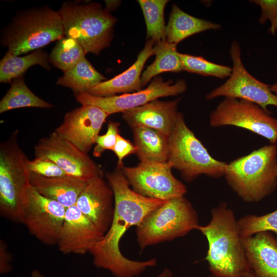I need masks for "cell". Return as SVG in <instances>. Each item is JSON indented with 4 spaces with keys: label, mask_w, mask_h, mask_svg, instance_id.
Returning <instances> with one entry per match:
<instances>
[{
    "label": "cell",
    "mask_w": 277,
    "mask_h": 277,
    "mask_svg": "<svg viewBox=\"0 0 277 277\" xmlns=\"http://www.w3.org/2000/svg\"><path fill=\"white\" fill-rule=\"evenodd\" d=\"M87 183L70 175L49 177L30 172V185L38 193L66 208L75 205Z\"/></svg>",
    "instance_id": "44dd1931"
},
{
    "label": "cell",
    "mask_w": 277,
    "mask_h": 277,
    "mask_svg": "<svg viewBox=\"0 0 277 277\" xmlns=\"http://www.w3.org/2000/svg\"><path fill=\"white\" fill-rule=\"evenodd\" d=\"M134 145L141 162H165L169 154V136L145 127L132 128Z\"/></svg>",
    "instance_id": "603a6c76"
},
{
    "label": "cell",
    "mask_w": 277,
    "mask_h": 277,
    "mask_svg": "<svg viewBox=\"0 0 277 277\" xmlns=\"http://www.w3.org/2000/svg\"><path fill=\"white\" fill-rule=\"evenodd\" d=\"M249 2L259 6L261 8L259 23L263 25L269 21L270 26L268 32L271 35H275L277 32V0H251Z\"/></svg>",
    "instance_id": "836d02e7"
},
{
    "label": "cell",
    "mask_w": 277,
    "mask_h": 277,
    "mask_svg": "<svg viewBox=\"0 0 277 277\" xmlns=\"http://www.w3.org/2000/svg\"><path fill=\"white\" fill-rule=\"evenodd\" d=\"M197 212L184 196L167 200L149 212L136 227L141 250L149 246L170 241L197 230Z\"/></svg>",
    "instance_id": "8992f818"
},
{
    "label": "cell",
    "mask_w": 277,
    "mask_h": 277,
    "mask_svg": "<svg viewBox=\"0 0 277 277\" xmlns=\"http://www.w3.org/2000/svg\"><path fill=\"white\" fill-rule=\"evenodd\" d=\"M172 165L165 162H140L136 166L120 169L132 189L143 196L170 199L184 196L186 186L173 175Z\"/></svg>",
    "instance_id": "8fae6325"
},
{
    "label": "cell",
    "mask_w": 277,
    "mask_h": 277,
    "mask_svg": "<svg viewBox=\"0 0 277 277\" xmlns=\"http://www.w3.org/2000/svg\"><path fill=\"white\" fill-rule=\"evenodd\" d=\"M75 205L101 232L106 233L114 216V197L111 188L103 176H97L87 183Z\"/></svg>",
    "instance_id": "e0dca14e"
},
{
    "label": "cell",
    "mask_w": 277,
    "mask_h": 277,
    "mask_svg": "<svg viewBox=\"0 0 277 277\" xmlns=\"http://www.w3.org/2000/svg\"><path fill=\"white\" fill-rule=\"evenodd\" d=\"M155 277H173L171 270L168 268H165L162 272Z\"/></svg>",
    "instance_id": "74e56055"
},
{
    "label": "cell",
    "mask_w": 277,
    "mask_h": 277,
    "mask_svg": "<svg viewBox=\"0 0 277 277\" xmlns=\"http://www.w3.org/2000/svg\"><path fill=\"white\" fill-rule=\"evenodd\" d=\"M168 161L180 172L184 180L189 182L201 175L213 178L223 176L227 164L211 156L186 125L180 112L169 136Z\"/></svg>",
    "instance_id": "ba28073f"
},
{
    "label": "cell",
    "mask_w": 277,
    "mask_h": 277,
    "mask_svg": "<svg viewBox=\"0 0 277 277\" xmlns=\"http://www.w3.org/2000/svg\"><path fill=\"white\" fill-rule=\"evenodd\" d=\"M183 71L213 76L219 78H228L231 73V67L210 62L202 56H194L180 53Z\"/></svg>",
    "instance_id": "f546056e"
},
{
    "label": "cell",
    "mask_w": 277,
    "mask_h": 277,
    "mask_svg": "<svg viewBox=\"0 0 277 277\" xmlns=\"http://www.w3.org/2000/svg\"><path fill=\"white\" fill-rule=\"evenodd\" d=\"M120 123L110 121L108 123L107 130L105 134L98 135L96 140V145L93 148L94 156L100 157L106 150H113L117 135L119 134Z\"/></svg>",
    "instance_id": "d6a6232c"
},
{
    "label": "cell",
    "mask_w": 277,
    "mask_h": 277,
    "mask_svg": "<svg viewBox=\"0 0 277 277\" xmlns=\"http://www.w3.org/2000/svg\"><path fill=\"white\" fill-rule=\"evenodd\" d=\"M114 197V213L111 224L102 240L90 251L93 264L110 271L115 277H137L148 268L155 266L157 260L129 259L120 251V242L131 227L138 226L151 211L167 201L140 195L130 187L120 169L106 173Z\"/></svg>",
    "instance_id": "6da1fadb"
},
{
    "label": "cell",
    "mask_w": 277,
    "mask_h": 277,
    "mask_svg": "<svg viewBox=\"0 0 277 277\" xmlns=\"http://www.w3.org/2000/svg\"><path fill=\"white\" fill-rule=\"evenodd\" d=\"M207 277H214L212 275H209ZM243 277H257L252 270L245 274Z\"/></svg>",
    "instance_id": "60d3db41"
},
{
    "label": "cell",
    "mask_w": 277,
    "mask_h": 277,
    "mask_svg": "<svg viewBox=\"0 0 277 277\" xmlns=\"http://www.w3.org/2000/svg\"><path fill=\"white\" fill-rule=\"evenodd\" d=\"M106 79L85 57L72 68L64 72L63 75L57 79L56 84L69 88L76 95L86 92Z\"/></svg>",
    "instance_id": "484cf974"
},
{
    "label": "cell",
    "mask_w": 277,
    "mask_h": 277,
    "mask_svg": "<svg viewBox=\"0 0 277 277\" xmlns=\"http://www.w3.org/2000/svg\"><path fill=\"white\" fill-rule=\"evenodd\" d=\"M275 71L277 75V62L275 67ZM270 87L272 92L277 96V80L273 84L270 85Z\"/></svg>",
    "instance_id": "f35d334b"
},
{
    "label": "cell",
    "mask_w": 277,
    "mask_h": 277,
    "mask_svg": "<svg viewBox=\"0 0 277 277\" xmlns=\"http://www.w3.org/2000/svg\"><path fill=\"white\" fill-rule=\"evenodd\" d=\"M66 209L58 202L40 194L30 186L19 222L43 243L57 244Z\"/></svg>",
    "instance_id": "5bb4252c"
},
{
    "label": "cell",
    "mask_w": 277,
    "mask_h": 277,
    "mask_svg": "<svg viewBox=\"0 0 277 277\" xmlns=\"http://www.w3.org/2000/svg\"><path fill=\"white\" fill-rule=\"evenodd\" d=\"M221 28L219 24L193 16L173 4L166 26V41L177 45L195 34Z\"/></svg>",
    "instance_id": "7402d4cb"
},
{
    "label": "cell",
    "mask_w": 277,
    "mask_h": 277,
    "mask_svg": "<svg viewBox=\"0 0 277 277\" xmlns=\"http://www.w3.org/2000/svg\"><path fill=\"white\" fill-rule=\"evenodd\" d=\"M10 256L6 250L3 245V242H1V263L0 271L1 273H5L10 272L11 270V267L10 265Z\"/></svg>",
    "instance_id": "d590c367"
},
{
    "label": "cell",
    "mask_w": 277,
    "mask_h": 277,
    "mask_svg": "<svg viewBox=\"0 0 277 277\" xmlns=\"http://www.w3.org/2000/svg\"><path fill=\"white\" fill-rule=\"evenodd\" d=\"M181 100V97L169 101L156 99L123 112V117L132 129L148 127L169 136L177 120Z\"/></svg>",
    "instance_id": "ac0fdd59"
},
{
    "label": "cell",
    "mask_w": 277,
    "mask_h": 277,
    "mask_svg": "<svg viewBox=\"0 0 277 277\" xmlns=\"http://www.w3.org/2000/svg\"><path fill=\"white\" fill-rule=\"evenodd\" d=\"M65 36L61 17L48 6L21 10L1 31L0 43L12 54L40 49Z\"/></svg>",
    "instance_id": "277c9868"
},
{
    "label": "cell",
    "mask_w": 277,
    "mask_h": 277,
    "mask_svg": "<svg viewBox=\"0 0 277 277\" xmlns=\"http://www.w3.org/2000/svg\"><path fill=\"white\" fill-rule=\"evenodd\" d=\"M35 157L48 159L69 175L88 182L103 171L90 156L54 131L34 146Z\"/></svg>",
    "instance_id": "7c38bea8"
},
{
    "label": "cell",
    "mask_w": 277,
    "mask_h": 277,
    "mask_svg": "<svg viewBox=\"0 0 277 277\" xmlns=\"http://www.w3.org/2000/svg\"><path fill=\"white\" fill-rule=\"evenodd\" d=\"M168 0H138L146 25L147 39L155 43L166 41L164 9Z\"/></svg>",
    "instance_id": "83f0119b"
},
{
    "label": "cell",
    "mask_w": 277,
    "mask_h": 277,
    "mask_svg": "<svg viewBox=\"0 0 277 277\" xmlns=\"http://www.w3.org/2000/svg\"><path fill=\"white\" fill-rule=\"evenodd\" d=\"M18 135L16 130L0 144V210L6 217L19 222L31 185L28 157L19 145Z\"/></svg>",
    "instance_id": "52a82bcc"
},
{
    "label": "cell",
    "mask_w": 277,
    "mask_h": 277,
    "mask_svg": "<svg viewBox=\"0 0 277 277\" xmlns=\"http://www.w3.org/2000/svg\"><path fill=\"white\" fill-rule=\"evenodd\" d=\"M228 185L243 201L258 202L277 187V146L270 144L227 163Z\"/></svg>",
    "instance_id": "3957f363"
},
{
    "label": "cell",
    "mask_w": 277,
    "mask_h": 277,
    "mask_svg": "<svg viewBox=\"0 0 277 277\" xmlns=\"http://www.w3.org/2000/svg\"><path fill=\"white\" fill-rule=\"evenodd\" d=\"M31 277H44L41 272L37 270H34L31 272Z\"/></svg>",
    "instance_id": "ab89813d"
},
{
    "label": "cell",
    "mask_w": 277,
    "mask_h": 277,
    "mask_svg": "<svg viewBox=\"0 0 277 277\" xmlns=\"http://www.w3.org/2000/svg\"><path fill=\"white\" fill-rule=\"evenodd\" d=\"M209 125L242 128L264 137L271 144L277 143V118L247 101L224 98L210 114Z\"/></svg>",
    "instance_id": "30bf717a"
},
{
    "label": "cell",
    "mask_w": 277,
    "mask_h": 277,
    "mask_svg": "<svg viewBox=\"0 0 277 277\" xmlns=\"http://www.w3.org/2000/svg\"><path fill=\"white\" fill-rule=\"evenodd\" d=\"M104 235L74 205L66 209L57 244L64 254H84L90 252Z\"/></svg>",
    "instance_id": "2e32d148"
},
{
    "label": "cell",
    "mask_w": 277,
    "mask_h": 277,
    "mask_svg": "<svg viewBox=\"0 0 277 277\" xmlns=\"http://www.w3.org/2000/svg\"><path fill=\"white\" fill-rule=\"evenodd\" d=\"M229 53L232 63L230 76L222 85L208 93L206 99L211 100L223 96L243 100L254 103L265 111L271 113L268 107H277V96L271 90L270 85L259 81L247 70L243 63L240 45L237 41L234 40L231 43Z\"/></svg>",
    "instance_id": "9c48e42d"
},
{
    "label": "cell",
    "mask_w": 277,
    "mask_h": 277,
    "mask_svg": "<svg viewBox=\"0 0 277 277\" xmlns=\"http://www.w3.org/2000/svg\"><path fill=\"white\" fill-rule=\"evenodd\" d=\"M209 223L197 228L208 244L204 260L214 277H243L250 268L233 211L222 202L211 211Z\"/></svg>",
    "instance_id": "7a4b0ae2"
},
{
    "label": "cell",
    "mask_w": 277,
    "mask_h": 277,
    "mask_svg": "<svg viewBox=\"0 0 277 277\" xmlns=\"http://www.w3.org/2000/svg\"><path fill=\"white\" fill-rule=\"evenodd\" d=\"M26 165L29 172L45 177H62L69 175L52 161L46 159L35 157L32 160L28 158Z\"/></svg>",
    "instance_id": "1f68e13d"
},
{
    "label": "cell",
    "mask_w": 277,
    "mask_h": 277,
    "mask_svg": "<svg viewBox=\"0 0 277 277\" xmlns=\"http://www.w3.org/2000/svg\"><path fill=\"white\" fill-rule=\"evenodd\" d=\"M251 270L257 277H277V239L270 232L241 238Z\"/></svg>",
    "instance_id": "d6986e66"
},
{
    "label": "cell",
    "mask_w": 277,
    "mask_h": 277,
    "mask_svg": "<svg viewBox=\"0 0 277 277\" xmlns=\"http://www.w3.org/2000/svg\"><path fill=\"white\" fill-rule=\"evenodd\" d=\"M22 107L50 109L53 105L35 95L26 84L23 76L14 79L0 101V113Z\"/></svg>",
    "instance_id": "4316f807"
},
{
    "label": "cell",
    "mask_w": 277,
    "mask_h": 277,
    "mask_svg": "<svg viewBox=\"0 0 277 277\" xmlns=\"http://www.w3.org/2000/svg\"><path fill=\"white\" fill-rule=\"evenodd\" d=\"M109 115L98 107L82 105L67 112L54 131L88 153Z\"/></svg>",
    "instance_id": "9a60e30c"
},
{
    "label": "cell",
    "mask_w": 277,
    "mask_h": 277,
    "mask_svg": "<svg viewBox=\"0 0 277 277\" xmlns=\"http://www.w3.org/2000/svg\"><path fill=\"white\" fill-rule=\"evenodd\" d=\"M238 224L242 238L262 232H272L277 236V209L262 215L247 214L238 220Z\"/></svg>",
    "instance_id": "4dcf8cb0"
},
{
    "label": "cell",
    "mask_w": 277,
    "mask_h": 277,
    "mask_svg": "<svg viewBox=\"0 0 277 277\" xmlns=\"http://www.w3.org/2000/svg\"><path fill=\"white\" fill-rule=\"evenodd\" d=\"M187 88V84L184 79H178L173 83L172 80L164 81L163 77L156 76L146 88L133 93L103 97L84 92L75 96L76 101L82 105L95 106L110 115L123 113L160 97L177 95L185 92Z\"/></svg>",
    "instance_id": "4fadbf2b"
},
{
    "label": "cell",
    "mask_w": 277,
    "mask_h": 277,
    "mask_svg": "<svg viewBox=\"0 0 277 277\" xmlns=\"http://www.w3.org/2000/svg\"><path fill=\"white\" fill-rule=\"evenodd\" d=\"M155 43L147 39L135 62L126 70L111 79L102 82L86 93L97 96H110L116 93H128L142 90L141 75L146 62L154 54Z\"/></svg>",
    "instance_id": "ffe728a7"
},
{
    "label": "cell",
    "mask_w": 277,
    "mask_h": 277,
    "mask_svg": "<svg viewBox=\"0 0 277 277\" xmlns=\"http://www.w3.org/2000/svg\"><path fill=\"white\" fill-rule=\"evenodd\" d=\"M106 4V9L109 11L112 10L118 6V4L120 3V1H105Z\"/></svg>",
    "instance_id": "8d00e7d4"
},
{
    "label": "cell",
    "mask_w": 277,
    "mask_h": 277,
    "mask_svg": "<svg viewBox=\"0 0 277 277\" xmlns=\"http://www.w3.org/2000/svg\"><path fill=\"white\" fill-rule=\"evenodd\" d=\"M50 64L49 55L41 49L23 56L12 54L7 51L0 61V82L8 83L23 76L26 71L33 65H39L50 70Z\"/></svg>",
    "instance_id": "cb8c5ba5"
},
{
    "label": "cell",
    "mask_w": 277,
    "mask_h": 277,
    "mask_svg": "<svg viewBox=\"0 0 277 277\" xmlns=\"http://www.w3.org/2000/svg\"><path fill=\"white\" fill-rule=\"evenodd\" d=\"M176 46L166 41L154 44L153 50L155 58L142 74L143 87L160 73L166 72H180L183 71L180 53L177 51Z\"/></svg>",
    "instance_id": "d4e9b609"
},
{
    "label": "cell",
    "mask_w": 277,
    "mask_h": 277,
    "mask_svg": "<svg viewBox=\"0 0 277 277\" xmlns=\"http://www.w3.org/2000/svg\"><path fill=\"white\" fill-rule=\"evenodd\" d=\"M86 54L76 41L65 36L57 41L49 56L50 64L65 72L85 57Z\"/></svg>",
    "instance_id": "f1b7e54d"
},
{
    "label": "cell",
    "mask_w": 277,
    "mask_h": 277,
    "mask_svg": "<svg viewBox=\"0 0 277 277\" xmlns=\"http://www.w3.org/2000/svg\"><path fill=\"white\" fill-rule=\"evenodd\" d=\"M57 11L64 35L76 41L86 54L98 55L110 46L117 19L101 4L67 1Z\"/></svg>",
    "instance_id": "5b68a950"
},
{
    "label": "cell",
    "mask_w": 277,
    "mask_h": 277,
    "mask_svg": "<svg viewBox=\"0 0 277 277\" xmlns=\"http://www.w3.org/2000/svg\"><path fill=\"white\" fill-rule=\"evenodd\" d=\"M137 148L134 144L118 134L112 150L117 156V168L121 169L123 166V159L127 156L136 153Z\"/></svg>",
    "instance_id": "e575fe53"
}]
</instances>
